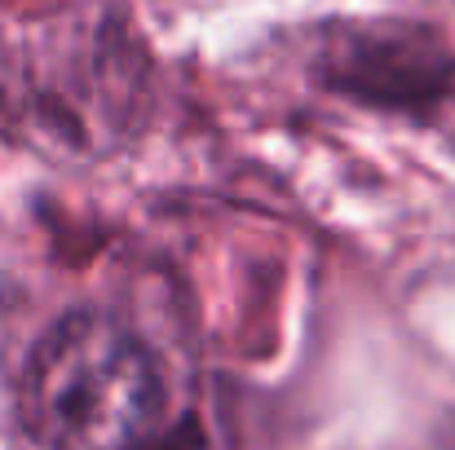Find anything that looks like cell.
Instances as JSON below:
<instances>
[{"instance_id": "1", "label": "cell", "mask_w": 455, "mask_h": 450, "mask_svg": "<svg viewBox=\"0 0 455 450\" xmlns=\"http://www.w3.org/2000/svg\"><path fill=\"white\" fill-rule=\"evenodd\" d=\"M159 415V371L133 331L71 313L22 375V420L44 450H138Z\"/></svg>"}, {"instance_id": "2", "label": "cell", "mask_w": 455, "mask_h": 450, "mask_svg": "<svg viewBox=\"0 0 455 450\" xmlns=\"http://www.w3.org/2000/svg\"><path fill=\"white\" fill-rule=\"evenodd\" d=\"M331 67L349 93H363L385 107L429 102L447 89V75H451L447 53L429 36L407 31V27L345 36Z\"/></svg>"}, {"instance_id": "3", "label": "cell", "mask_w": 455, "mask_h": 450, "mask_svg": "<svg viewBox=\"0 0 455 450\" xmlns=\"http://www.w3.org/2000/svg\"><path fill=\"white\" fill-rule=\"evenodd\" d=\"M147 450H208L204 446V433H199V424L195 420H181L168 438H159L155 446H147Z\"/></svg>"}]
</instances>
